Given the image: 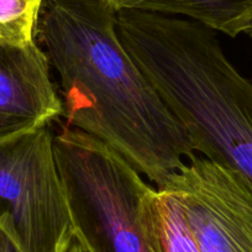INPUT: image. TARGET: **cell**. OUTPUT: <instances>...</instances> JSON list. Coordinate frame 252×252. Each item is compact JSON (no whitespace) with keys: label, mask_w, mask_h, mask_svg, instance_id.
I'll return each instance as SVG.
<instances>
[{"label":"cell","mask_w":252,"mask_h":252,"mask_svg":"<svg viewBox=\"0 0 252 252\" xmlns=\"http://www.w3.org/2000/svg\"><path fill=\"white\" fill-rule=\"evenodd\" d=\"M36 36L60 76L63 114L156 188L195 155L186 130L118 32L108 0H46Z\"/></svg>","instance_id":"obj_1"},{"label":"cell","mask_w":252,"mask_h":252,"mask_svg":"<svg viewBox=\"0 0 252 252\" xmlns=\"http://www.w3.org/2000/svg\"><path fill=\"white\" fill-rule=\"evenodd\" d=\"M74 242L84 252H157L147 218L155 189L115 150L74 127L53 137Z\"/></svg>","instance_id":"obj_2"},{"label":"cell","mask_w":252,"mask_h":252,"mask_svg":"<svg viewBox=\"0 0 252 252\" xmlns=\"http://www.w3.org/2000/svg\"><path fill=\"white\" fill-rule=\"evenodd\" d=\"M162 96L194 152L239 174L252 187V82L218 43L184 58Z\"/></svg>","instance_id":"obj_3"},{"label":"cell","mask_w":252,"mask_h":252,"mask_svg":"<svg viewBox=\"0 0 252 252\" xmlns=\"http://www.w3.org/2000/svg\"><path fill=\"white\" fill-rule=\"evenodd\" d=\"M50 125L0 140V229L19 252H69L67 195Z\"/></svg>","instance_id":"obj_4"},{"label":"cell","mask_w":252,"mask_h":252,"mask_svg":"<svg viewBox=\"0 0 252 252\" xmlns=\"http://www.w3.org/2000/svg\"><path fill=\"white\" fill-rule=\"evenodd\" d=\"M157 189L181 203L200 252H252V187L237 173L194 155Z\"/></svg>","instance_id":"obj_5"},{"label":"cell","mask_w":252,"mask_h":252,"mask_svg":"<svg viewBox=\"0 0 252 252\" xmlns=\"http://www.w3.org/2000/svg\"><path fill=\"white\" fill-rule=\"evenodd\" d=\"M45 50L0 42V140L50 125L63 114Z\"/></svg>","instance_id":"obj_6"},{"label":"cell","mask_w":252,"mask_h":252,"mask_svg":"<svg viewBox=\"0 0 252 252\" xmlns=\"http://www.w3.org/2000/svg\"><path fill=\"white\" fill-rule=\"evenodd\" d=\"M119 10L178 16L230 37L245 33L252 23V0H108Z\"/></svg>","instance_id":"obj_7"},{"label":"cell","mask_w":252,"mask_h":252,"mask_svg":"<svg viewBox=\"0 0 252 252\" xmlns=\"http://www.w3.org/2000/svg\"><path fill=\"white\" fill-rule=\"evenodd\" d=\"M146 208L157 252H200L183 208L171 193L155 188Z\"/></svg>","instance_id":"obj_8"},{"label":"cell","mask_w":252,"mask_h":252,"mask_svg":"<svg viewBox=\"0 0 252 252\" xmlns=\"http://www.w3.org/2000/svg\"><path fill=\"white\" fill-rule=\"evenodd\" d=\"M46 0H0V42L28 45L35 41Z\"/></svg>","instance_id":"obj_9"},{"label":"cell","mask_w":252,"mask_h":252,"mask_svg":"<svg viewBox=\"0 0 252 252\" xmlns=\"http://www.w3.org/2000/svg\"><path fill=\"white\" fill-rule=\"evenodd\" d=\"M0 252H19L13 241L1 229H0Z\"/></svg>","instance_id":"obj_10"},{"label":"cell","mask_w":252,"mask_h":252,"mask_svg":"<svg viewBox=\"0 0 252 252\" xmlns=\"http://www.w3.org/2000/svg\"><path fill=\"white\" fill-rule=\"evenodd\" d=\"M69 252H84V251L81 249V247H79V245H77L76 242H74V244L72 245V247H71V250H69Z\"/></svg>","instance_id":"obj_11"},{"label":"cell","mask_w":252,"mask_h":252,"mask_svg":"<svg viewBox=\"0 0 252 252\" xmlns=\"http://www.w3.org/2000/svg\"><path fill=\"white\" fill-rule=\"evenodd\" d=\"M245 33H246V35H249L250 37H252V23H251V25L249 26V29H247L246 32H245Z\"/></svg>","instance_id":"obj_12"}]
</instances>
